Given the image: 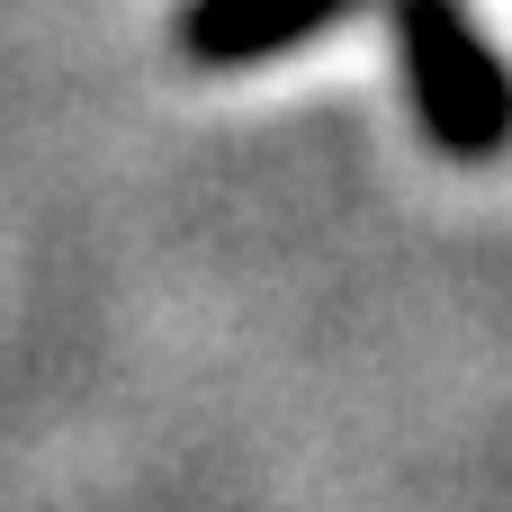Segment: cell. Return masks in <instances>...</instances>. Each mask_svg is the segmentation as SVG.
I'll return each instance as SVG.
<instances>
[{
    "label": "cell",
    "mask_w": 512,
    "mask_h": 512,
    "mask_svg": "<svg viewBox=\"0 0 512 512\" xmlns=\"http://www.w3.org/2000/svg\"><path fill=\"white\" fill-rule=\"evenodd\" d=\"M387 18H396L405 90H414V117H423L432 153L495 162L512 144V72L486 45V27L468 18V0H387Z\"/></svg>",
    "instance_id": "cell-1"
},
{
    "label": "cell",
    "mask_w": 512,
    "mask_h": 512,
    "mask_svg": "<svg viewBox=\"0 0 512 512\" xmlns=\"http://www.w3.org/2000/svg\"><path fill=\"white\" fill-rule=\"evenodd\" d=\"M351 9H360V0H180L171 36H180L189 63L234 72V63H270V54H288V45L342 27Z\"/></svg>",
    "instance_id": "cell-2"
}]
</instances>
